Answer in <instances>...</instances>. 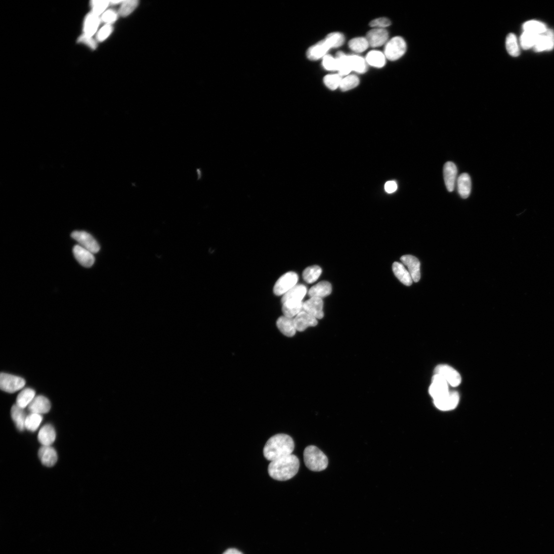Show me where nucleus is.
<instances>
[{
	"label": "nucleus",
	"mask_w": 554,
	"mask_h": 554,
	"mask_svg": "<svg viewBox=\"0 0 554 554\" xmlns=\"http://www.w3.org/2000/svg\"><path fill=\"white\" fill-rule=\"evenodd\" d=\"M294 319L296 330L298 332H303L308 328L316 327L318 324V320L316 318L303 310Z\"/></svg>",
	"instance_id": "14"
},
{
	"label": "nucleus",
	"mask_w": 554,
	"mask_h": 554,
	"mask_svg": "<svg viewBox=\"0 0 554 554\" xmlns=\"http://www.w3.org/2000/svg\"><path fill=\"white\" fill-rule=\"evenodd\" d=\"M336 59L337 64V71H339L341 76L347 75L352 71L348 56H347L342 51H339L336 53Z\"/></svg>",
	"instance_id": "29"
},
{
	"label": "nucleus",
	"mask_w": 554,
	"mask_h": 554,
	"mask_svg": "<svg viewBox=\"0 0 554 554\" xmlns=\"http://www.w3.org/2000/svg\"><path fill=\"white\" fill-rule=\"evenodd\" d=\"M282 304L283 315L288 317L294 318L303 310V302H286Z\"/></svg>",
	"instance_id": "31"
},
{
	"label": "nucleus",
	"mask_w": 554,
	"mask_h": 554,
	"mask_svg": "<svg viewBox=\"0 0 554 554\" xmlns=\"http://www.w3.org/2000/svg\"><path fill=\"white\" fill-rule=\"evenodd\" d=\"M506 48L509 54L512 57H517L520 55V47L518 39L514 34H509L506 38Z\"/></svg>",
	"instance_id": "33"
},
{
	"label": "nucleus",
	"mask_w": 554,
	"mask_h": 554,
	"mask_svg": "<svg viewBox=\"0 0 554 554\" xmlns=\"http://www.w3.org/2000/svg\"><path fill=\"white\" fill-rule=\"evenodd\" d=\"M330 48L325 39L322 40L308 49L306 53L307 58L315 61L323 58Z\"/></svg>",
	"instance_id": "22"
},
{
	"label": "nucleus",
	"mask_w": 554,
	"mask_h": 554,
	"mask_svg": "<svg viewBox=\"0 0 554 554\" xmlns=\"http://www.w3.org/2000/svg\"><path fill=\"white\" fill-rule=\"evenodd\" d=\"M73 253L76 260L85 267H90L95 261L92 253L79 245L74 247Z\"/></svg>",
	"instance_id": "19"
},
{
	"label": "nucleus",
	"mask_w": 554,
	"mask_h": 554,
	"mask_svg": "<svg viewBox=\"0 0 554 554\" xmlns=\"http://www.w3.org/2000/svg\"><path fill=\"white\" fill-rule=\"evenodd\" d=\"M307 293V288L303 285H296L283 295L282 303L286 302H302Z\"/></svg>",
	"instance_id": "20"
},
{
	"label": "nucleus",
	"mask_w": 554,
	"mask_h": 554,
	"mask_svg": "<svg viewBox=\"0 0 554 554\" xmlns=\"http://www.w3.org/2000/svg\"><path fill=\"white\" fill-rule=\"evenodd\" d=\"M369 44L366 38H356L349 41V47L354 51L360 53L367 50L369 47Z\"/></svg>",
	"instance_id": "40"
},
{
	"label": "nucleus",
	"mask_w": 554,
	"mask_h": 554,
	"mask_svg": "<svg viewBox=\"0 0 554 554\" xmlns=\"http://www.w3.org/2000/svg\"><path fill=\"white\" fill-rule=\"evenodd\" d=\"M11 416L16 427L21 431L25 429V424L27 416L24 409L17 404L13 405L11 409Z\"/></svg>",
	"instance_id": "26"
},
{
	"label": "nucleus",
	"mask_w": 554,
	"mask_h": 554,
	"mask_svg": "<svg viewBox=\"0 0 554 554\" xmlns=\"http://www.w3.org/2000/svg\"><path fill=\"white\" fill-rule=\"evenodd\" d=\"M435 373L442 377L452 386L456 387L461 384L460 374L448 365H439L435 369Z\"/></svg>",
	"instance_id": "8"
},
{
	"label": "nucleus",
	"mask_w": 554,
	"mask_h": 554,
	"mask_svg": "<svg viewBox=\"0 0 554 554\" xmlns=\"http://www.w3.org/2000/svg\"><path fill=\"white\" fill-rule=\"evenodd\" d=\"M359 84V79L356 75H349L342 79L340 88L342 91H347L357 87Z\"/></svg>",
	"instance_id": "42"
},
{
	"label": "nucleus",
	"mask_w": 554,
	"mask_h": 554,
	"mask_svg": "<svg viewBox=\"0 0 554 554\" xmlns=\"http://www.w3.org/2000/svg\"><path fill=\"white\" fill-rule=\"evenodd\" d=\"M458 191L464 199L468 198L471 192V183L470 176L467 173H462L457 179Z\"/></svg>",
	"instance_id": "27"
},
{
	"label": "nucleus",
	"mask_w": 554,
	"mask_h": 554,
	"mask_svg": "<svg viewBox=\"0 0 554 554\" xmlns=\"http://www.w3.org/2000/svg\"><path fill=\"white\" fill-rule=\"evenodd\" d=\"M332 291V285L328 281H323L319 282L309 289L308 295L310 298L316 297L322 299L330 295Z\"/></svg>",
	"instance_id": "24"
},
{
	"label": "nucleus",
	"mask_w": 554,
	"mask_h": 554,
	"mask_svg": "<svg viewBox=\"0 0 554 554\" xmlns=\"http://www.w3.org/2000/svg\"><path fill=\"white\" fill-rule=\"evenodd\" d=\"M277 327L279 330L287 337H293L297 332L294 319L293 318L283 316L277 321Z\"/></svg>",
	"instance_id": "23"
},
{
	"label": "nucleus",
	"mask_w": 554,
	"mask_h": 554,
	"mask_svg": "<svg viewBox=\"0 0 554 554\" xmlns=\"http://www.w3.org/2000/svg\"><path fill=\"white\" fill-rule=\"evenodd\" d=\"M407 44L400 37H395L388 42L384 49L385 56L390 61H396L402 57L407 50Z\"/></svg>",
	"instance_id": "4"
},
{
	"label": "nucleus",
	"mask_w": 554,
	"mask_h": 554,
	"mask_svg": "<svg viewBox=\"0 0 554 554\" xmlns=\"http://www.w3.org/2000/svg\"><path fill=\"white\" fill-rule=\"evenodd\" d=\"M119 16L115 11L108 10L103 13L101 20L106 24L112 25L117 20Z\"/></svg>",
	"instance_id": "45"
},
{
	"label": "nucleus",
	"mask_w": 554,
	"mask_h": 554,
	"mask_svg": "<svg viewBox=\"0 0 554 554\" xmlns=\"http://www.w3.org/2000/svg\"><path fill=\"white\" fill-rule=\"evenodd\" d=\"M388 38V33L384 29H374L369 32L366 39L369 45L372 47H377L385 43Z\"/></svg>",
	"instance_id": "18"
},
{
	"label": "nucleus",
	"mask_w": 554,
	"mask_h": 554,
	"mask_svg": "<svg viewBox=\"0 0 554 554\" xmlns=\"http://www.w3.org/2000/svg\"><path fill=\"white\" fill-rule=\"evenodd\" d=\"M51 408L49 400L43 396H37L35 397L28 407L31 413L40 415L48 413Z\"/></svg>",
	"instance_id": "17"
},
{
	"label": "nucleus",
	"mask_w": 554,
	"mask_h": 554,
	"mask_svg": "<svg viewBox=\"0 0 554 554\" xmlns=\"http://www.w3.org/2000/svg\"><path fill=\"white\" fill-rule=\"evenodd\" d=\"M113 29L112 25L105 24L97 33L96 38L98 42H103L109 38L112 34Z\"/></svg>",
	"instance_id": "46"
},
{
	"label": "nucleus",
	"mask_w": 554,
	"mask_h": 554,
	"mask_svg": "<svg viewBox=\"0 0 554 554\" xmlns=\"http://www.w3.org/2000/svg\"><path fill=\"white\" fill-rule=\"evenodd\" d=\"M366 61L371 66L382 68L385 64V55L379 51H371L368 53Z\"/></svg>",
	"instance_id": "34"
},
{
	"label": "nucleus",
	"mask_w": 554,
	"mask_h": 554,
	"mask_svg": "<svg viewBox=\"0 0 554 554\" xmlns=\"http://www.w3.org/2000/svg\"><path fill=\"white\" fill-rule=\"evenodd\" d=\"M71 236L79 243V246L92 254L97 253L100 251V248L97 241L87 232L75 231L72 233Z\"/></svg>",
	"instance_id": "7"
},
{
	"label": "nucleus",
	"mask_w": 554,
	"mask_h": 554,
	"mask_svg": "<svg viewBox=\"0 0 554 554\" xmlns=\"http://www.w3.org/2000/svg\"><path fill=\"white\" fill-rule=\"evenodd\" d=\"M300 467L299 459L291 454L271 462L268 466L270 476L279 481H286L294 477Z\"/></svg>",
	"instance_id": "1"
},
{
	"label": "nucleus",
	"mask_w": 554,
	"mask_h": 554,
	"mask_svg": "<svg viewBox=\"0 0 554 554\" xmlns=\"http://www.w3.org/2000/svg\"><path fill=\"white\" fill-rule=\"evenodd\" d=\"M139 3L138 0H126V1H124L121 3L118 12L119 15L123 17L128 16L137 8Z\"/></svg>",
	"instance_id": "38"
},
{
	"label": "nucleus",
	"mask_w": 554,
	"mask_h": 554,
	"mask_svg": "<svg viewBox=\"0 0 554 554\" xmlns=\"http://www.w3.org/2000/svg\"><path fill=\"white\" fill-rule=\"evenodd\" d=\"M36 397L35 391L30 388L23 389L18 395L16 404L19 407L25 409L28 408Z\"/></svg>",
	"instance_id": "30"
},
{
	"label": "nucleus",
	"mask_w": 554,
	"mask_h": 554,
	"mask_svg": "<svg viewBox=\"0 0 554 554\" xmlns=\"http://www.w3.org/2000/svg\"><path fill=\"white\" fill-rule=\"evenodd\" d=\"M449 391L447 381L439 375L435 374L429 388V393L431 397L435 400L448 394Z\"/></svg>",
	"instance_id": "9"
},
{
	"label": "nucleus",
	"mask_w": 554,
	"mask_h": 554,
	"mask_svg": "<svg viewBox=\"0 0 554 554\" xmlns=\"http://www.w3.org/2000/svg\"><path fill=\"white\" fill-rule=\"evenodd\" d=\"M391 22L387 18H379L373 20L370 24L371 27H379V28H386L390 26Z\"/></svg>",
	"instance_id": "49"
},
{
	"label": "nucleus",
	"mask_w": 554,
	"mask_h": 554,
	"mask_svg": "<svg viewBox=\"0 0 554 554\" xmlns=\"http://www.w3.org/2000/svg\"><path fill=\"white\" fill-rule=\"evenodd\" d=\"M323 301L322 299L312 297L303 302V310L317 320L324 317Z\"/></svg>",
	"instance_id": "11"
},
{
	"label": "nucleus",
	"mask_w": 554,
	"mask_h": 554,
	"mask_svg": "<svg viewBox=\"0 0 554 554\" xmlns=\"http://www.w3.org/2000/svg\"><path fill=\"white\" fill-rule=\"evenodd\" d=\"M348 58L352 71L360 74L365 73L367 71L368 67L366 60L362 57L352 55L349 56Z\"/></svg>",
	"instance_id": "39"
},
{
	"label": "nucleus",
	"mask_w": 554,
	"mask_h": 554,
	"mask_svg": "<svg viewBox=\"0 0 554 554\" xmlns=\"http://www.w3.org/2000/svg\"><path fill=\"white\" fill-rule=\"evenodd\" d=\"M325 40L330 48H338L343 44L344 36L340 33H332L327 36Z\"/></svg>",
	"instance_id": "41"
},
{
	"label": "nucleus",
	"mask_w": 554,
	"mask_h": 554,
	"mask_svg": "<svg viewBox=\"0 0 554 554\" xmlns=\"http://www.w3.org/2000/svg\"><path fill=\"white\" fill-rule=\"evenodd\" d=\"M400 260L404 265L407 266L413 281L416 283L420 281L421 278L420 261L412 255H404Z\"/></svg>",
	"instance_id": "12"
},
{
	"label": "nucleus",
	"mask_w": 554,
	"mask_h": 554,
	"mask_svg": "<svg viewBox=\"0 0 554 554\" xmlns=\"http://www.w3.org/2000/svg\"><path fill=\"white\" fill-rule=\"evenodd\" d=\"M56 438V430L51 425H44L39 431L38 439L43 446H51Z\"/></svg>",
	"instance_id": "21"
},
{
	"label": "nucleus",
	"mask_w": 554,
	"mask_h": 554,
	"mask_svg": "<svg viewBox=\"0 0 554 554\" xmlns=\"http://www.w3.org/2000/svg\"><path fill=\"white\" fill-rule=\"evenodd\" d=\"M41 462L47 467L55 466L58 461V454L55 449L51 446H43L38 452Z\"/></svg>",
	"instance_id": "15"
},
{
	"label": "nucleus",
	"mask_w": 554,
	"mask_h": 554,
	"mask_svg": "<svg viewBox=\"0 0 554 554\" xmlns=\"http://www.w3.org/2000/svg\"><path fill=\"white\" fill-rule=\"evenodd\" d=\"M25 383L23 378L20 377L4 373L0 376V387L7 393L16 392L24 387Z\"/></svg>",
	"instance_id": "5"
},
{
	"label": "nucleus",
	"mask_w": 554,
	"mask_h": 554,
	"mask_svg": "<svg viewBox=\"0 0 554 554\" xmlns=\"http://www.w3.org/2000/svg\"><path fill=\"white\" fill-rule=\"evenodd\" d=\"M304 461L306 467L314 471L326 469L329 464L328 458L319 448L314 445L306 447L303 453Z\"/></svg>",
	"instance_id": "3"
},
{
	"label": "nucleus",
	"mask_w": 554,
	"mask_h": 554,
	"mask_svg": "<svg viewBox=\"0 0 554 554\" xmlns=\"http://www.w3.org/2000/svg\"><path fill=\"white\" fill-rule=\"evenodd\" d=\"M298 276L296 273L289 272L282 275L276 282L274 287V293L277 296H283L297 285Z\"/></svg>",
	"instance_id": "6"
},
{
	"label": "nucleus",
	"mask_w": 554,
	"mask_h": 554,
	"mask_svg": "<svg viewBox=\"0 0 554 554\" xmlns=\"http://www.w3.org/2000/svg\"><path fill=\"white\" fill-rule=\"evenodd\" d=\"M540 35L530 32H524L520 38L521 47L524 50H528L534 47Z\"/></svg>",
	"instance_id": "35"
},
{
	"label": "nucleus",
	"mask_w": 554,
	"mask_h": 554,
	"mask_svg": "<svg viewBox=\"0 0 554 554\" xmlns=\"http://www.w3.org/2000/svg\"><path fill=\"white\" fill-rule=\"evenodd\" d=\"M294 448L293 439L288 435L280 434L268 439L264 446L263 454L267 460L272 462L291 455Z\"/></svg>",
	"instance_id": "2"
},
{
	"label": "nucleus",
	"mask_w": 554,
	"mask_h": 554,
	"mask_svg": "<svg viewBox=\"0 0 554 554\" xmlns=\"http://www.w3.org/2000/svg\"><path fill=\"white\" fill-rule=\"evenodd\" d=\"M393 271L398 280L406 286H411L413 279L408 270L401 263L395 262L392 266Z\"/></svg>",
	"instance_id": "25"
},
{
	"label": "nucleus",
	"mask_w": 554,
	"mask_h": 554,
	"mask_svg": "<svg viewBox=\"0 0 554 554\" xmlns=\"http://www.w3.org/2000/svg\"><path fill=\"white\" fill-rule=\"evenodd\" d=\"M340 75H329L324 78V83L331 90H335L340 86L342 80Z\"/></svg>",
	"instance_id": "43"
},
{
	"label": "nucleus",
	"mask_w": 554,
	"mask_h": 554,
	"mask_svg": "<svg viewBox=\"0 0 554 554\" xmlns=\"http://www.w3.org/2000/svg\"><path fill=\"white\" fill-rule=\"evenodd\" d=\"M457 174V169L452 162H448L444 166L443 175L446 187L449 192L454 190Z\"/></svg>",
	"instance_id": "16"
},
{
	"label": "nucleus",
	"mask_w": 554,
	"mask_h": 554,
	"mask_svg": "<svg viewBox=\"0 0 554 554\" xmlns=\"http://www.w3.org/2000/svg\"><path fill=\"white\" fill-rule=\"evenodd\" d=\"M322 273V269L317 265L309 266L305 269L302 274L304 280L308 283L316 282Z\"/></svg>",
	"instance_id": "36"
},
{
	"label": "nucleus",
	"mask_w": 554,
	"mask_h": 554,
	"mask_svg": "<svg viewBox=\"0 0 554 554\" xmlns=\"http://www.w3.org/2000/svg\"><path fill=\"white\" fill-rule=\"evenodd\" d=\"M522 29L524 32H530L539 35L544 34L548 30L545 23L536 20L526 22L523 24Z\"/></svg>",
	"instance_id": "32"
},
{
	"label": "nucleus",
	"mask_w": 554,
	"mask_h": 554,
	"mask_svg": "<svg viewBox=\"0 0 554 554\" xmlns=\"http://www.w3.org/2000/svg\"><path fill=\"white\" fill-rule=\"evenodd\" d=\"M459 401V394L456 391H449L443 396L434 400L435 407L440 410L447 411L455 409Z\"/></svg>",
	"instance_id": "10"
},
{
	"label": "nucleus",
	"mask_w": 554,
	"mask_h": 554,
	"mask_svg": "<svg viewBox=\"0 0 554 554\" xmlns=\"http://www.w3.org/2000/svg\"><path fill=\"white\" fill-rule=\"evenodd\" d=\"M397 189V185L395 181H388L385 184V190L389 194L395 192Z\"/></svg>",
	"instance_id": "50"
},
{
	"label": "nucleus",
	"mask_w": 554,
	"mask_h": 554,
	"mask_svg": "<svg viewBox=\"0 0 554 554\" xmlns=\"http://www.w3.org/2000/svg\"><path fill=\"white\" fill-rule=\"evenodd\" d=\"M554 48V32L551 29L542 35H540L534 47V50L536 52L550 51Z\"/></svg>",
	"instance_id": "13"
},
{
	"label": "nucleus",
	"mask_w": 554,
	"mask_h": 554,
	"mask_svg": "<svg viewBox=\"0 0 554 554\" xmlns=\"http://www.w3.org/2000/svg\"><path fill=\"white\" fill-rule=\"evenodd\" d=\"M222 554H243L237 549L232 548L225 551Z\"/></svg>",
	"instance_id": "51"
},
{
	"label": "nucleus",
	"mask_w": 554,
	"mask_h": 554,
	"mask_svg": "<svg viewBox=\"0 0 554 554\" xmlns=\"http://www.w3.org/2000/svg\"><path fill=\"white\" fill-rule=\"evenodd\" d=\"M123 1H112L110 2V4H114V5L115 4H116H116H121V3L123 2Z\"/></svg>",
	"instance_id": "52"
},
{
	"label": "nucleus",
	"mask_w": 554,
	"mask_h": 554,
	"mask_svg": "<svg viewBox=\"0 0 554 554\" xmlns=\"http://www.w3.org/2000/svg\"><path fill=\"white\" fill-rule=\"evenodd\" d=\"M110 4V1L94 0V1H91V12L99 17L100 15L103 14V13L105 12V9Z\"/></svg>",
	"instance_id": "44"
},
{
	"label": "nucleus",
	"mask_w": 554,
	"mask_h": 554,
	"mask_svg": "<svg viewBox=\"0 0 554 554\" xmlns=\"http://www.w3.org/2000/svg\"><path fill=\"white\" fill-rule=\"evenodd\" d=\"M99 17L90 12L86 16L84 23L85 34L92 37L97 32L101 22Z\"/></svg>",
	"instance_id": "28"
},
{
	"label": "nucleus",
	"mask_w": 554,
	"mask_h": 554,
	"mask_svg": "<svg viewBox=\"0 0 554 554\" xmlns=\"http://www.w3.org/2000/svg\"><path fill=\"white\" fill-rule=\"evenodd\" d=\"M322 64L324 68L328 71H337V60L330 55L323 58Z\"/></svg>",
	"instance_id": "47"
},
{
	"label": "nucleus",
	"mask_w": 554,
	"mask_h": 554,
	"mask_svg": "<svg viewBox=\"0 0 554 554\" xmlns=\"http://www.w3.org/2000/svg\"><path fill=\"white\" fill-rule=\"evenodd\" d=\"M43 421V417L42 415L31 413L26 417L25 424V428L32 432L36 431Z\"/></svg>",
	"instance_id": "37"
},
{
	"label": "nucleus",
	"mask_w": 554,
	"mask_h": 554,
	"mask_svg": "<svg viewBox=\"0 0 554 554\" xmlns=\"http://www.w3.org/2000/svg\"><path fill=\"white\" fill-rule=\"evenodd\" d=\"M78 42L84 43L92 49L97 47V43L92 37L88 36L85 34L81 36L78 39Z\"/></svg>",
	"instance_id": "48"
}]
</instances>
